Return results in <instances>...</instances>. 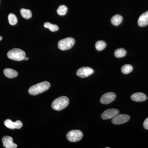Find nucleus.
Segmentation results:
<instances>
[{
	"label": "nucleus",
	"instance_id": "ddd939ff",
	"mask_svg": "<svg viewBox=\"0 0 148 148\" xmlns=\"http://www.w3.org/2000/svg\"><path fill=\"white\" fill-rule=\"evenodd\" d=\"M131 99L135 102H143L147 100V97L143 92H136L131 95Z\"/></svg>",
	"mask_w": 148,
	"mask_h": 148
},
{
	"label": "nucleus",
	"instance_id": "6e6552de",
	"mask_svg": "<svg viewBox=\"0 0 148 148\" xmlns=\"http://www.w3.org/2000/svg\"><path fill=\"white\" fill-rule=\"evenodd\" d=\"M116 95L113 92H108L102 95L100 99V102L104 105L110 104L114 101Z\"/></svg>",
	"mask_w": 148,
	"mask_h": 148
},
{
	"label": "nucleus",
	"instance_id": "0eeeda50",
	"mask_svg": "<svg viewBox=\"0 0 148 148\" xmlns=\"http://www.w3.org/2000/svg\"><path fill=\"white\" fill-rule=\"evenodd\" d=\"M130 119V116L128 115L125 114H119L113 118L112 119V122L115 125L122 124L129 121Z\"/></svg>",
	"mask_w": 148,
	"mask_h": 148
},
{
	"label": "nucleus",
	"instance_id": "393cba45",
	"mask_svg": "<svg viewBox=\"0 0 148 148\" xmlns=\"http://www.w3.org/2000/svg\"><path fill=\"white\" fill-rule=\"evenodd\" d=\"M2 39H3L2 37L1 36H0V41L1 40H2Z\"/></svg>",
	"mask_w": 148,
	"mask_h": 148
},
{
	"label": "nucleus",
	"instance_id": "1a4fd4ad",
	"mask_svg": "<svg viewBox=\"0 0 148 148\" xmlns=\"http://www.w3.org/2000/svg\"><path fill=\"white\" fill-rule=\"evenodd\" d=\"M94 71L91 68L88 67H83L80 68L77 71V76L81 78H85L92 75Z\"/></svg>",
	"mask_w": 148,
	"mask_h": 148
},
{
	"label": "nucleus",
	"instance_id": "9d476101",
	"mask_svg": "<svg viewBox=\"0 0 148 148\" xmlns=\"http://www.w3.org/2000/svg\"><path fill=\"white\" fill-rule=\"evenodd\" d=\"M4 124L6 127L12 130L20 129L23 126V123L19 120L14 122L10 120L7 119L5 121Z\"/></svg>",
	"mask_w": 148,
	"mask_h": 148
},
{
	"label": "nucleus",
	"instance_id": "9b49d317",
	"mask_svg": "<svg viewBox=\"0 0 148 148\" xmlns=\"http://www.w3.org/2000/svg\"><path fill=\"white\" fill-rule=\"evenodd\" d=\"M3 147L6 148H16L17 145L13 142V138L10 136H5L2 139Z\"/></svg>",
	"mask_w": 148,
	"mask_h": 148
},
{
	"label": "nucleus",
	"instance_id": "f257e3e1",
	"mask_svg": "<svg viewBox=\"0 0 148 148\" xmlns=\"http://www.w3.org/2000/svg\"><path fill=\"white\" fill-rule=\"evenodd\" d=\"M50 87L49 82L47 81L43 82L31 86L29 88V92L31 95H38L48 90Z\"/></svg>",
	"mask_w": 148,
	"mask_h": 148
},
{
	"label": "nucleus",
	"instance_id": "dca6fc26",
	"mask_svg": "<svg viewBox=\"0 0 148 148\" xmlns=\"http://www.w3.org/2000/svg\"><path fill=\"white\" fill-rule=\"evenodd\" d=\"M20 12L21 16L23 18H26V19H29L32 17V12L29 10L25 9L24 8L21 9L20 10Z\"/></svg>",
	"mask_w": 148,
	"mask_h": 148
},
{
	"label": "nucleus",
	"instance_id": "423d86ee",
	"mask_svg": "<svg viewBox=\"0 0 148 148\" xmlns=\"http://www.w3.org/2000/svg\"><path fill=\"white\" fill-rule=\"evenodd\" d=\"M119 111L117 109H108L101 114V118L103 120L112 119L119 114Z\"/></svg>",
	"mask_w": 148,
	"mask_h": 148
},
{
	"label": "nucleus",
	"instance_id": "a878e982",
	"mask_svg": "<svg viewBox=\"0 0 148 148\" xmlns=\"http://www.w3.org/2000/svg\"><path fill=\"white\" fill-rule=\"evenodd\" d=\"M106 148H110V147H106Z\"/></svg>",
	"mask_w": 148,
	"mask_h": 148
},
{
	"label": "nucleus",
	"instance_id": "f8f14e48",
	"mask_svg": "<svg viewBox=\"0 0 148 148\" xmlns=\"http://www.w3.org/2000/svg\"><path fill=\"white\" fill-rule=\"evenodd\" d=\"M138 24L140 27H145L148 25V11L143 13L139 17Z\"/></svg>",
	"mask_w": 148,
	"mask_h": 148
},
{
	"label": "nucleus",
	"instance_id": "4be33fe9",
	"mask_svg": "<svg viewBox=\"0 0 148 148\" xmlns=\"http://www.w3.org/2000/svg\"><path fill=\"white\" fill-rule=\"evenodd\" d=\"M9 23L11 25H16L17 23V18L15 14L10 13L8 16Z\"/></svg>",
	"mask_w": 148,
	"mask_h": 148
},
{
	"label": "nucleus",
	"instance_id": "412c9836",
	"mask_svg": "<svg viewBox=\"0 0 148 148\" xmlns=\"http://www.w3.org/2000/svg\"><path fill=\"white\" fill-rule=\"evenodd\" d=\"M68 8L65 5H60L57 10V13L60 16H64L67 13Z\"/></svg>",
	"mask_w": 148,
	"mask_h": 148
},
{
	"label": "nucleus",
	"instance_id": "5701e85b",
	"mask_svg": "<svg viewBox=\"0 0 148 148\" xmlns=\"http://www.w3.org/2000/svg\"><path fill=\"white\" fill-rule=\"evenodd\" d=\"M143 127L146 130H148V117L147 118L143 123Z\"/></svg>",
	"mask_w": 148,
	"mask_h": 148
},
{
	"label": "nucleus",
	"instance_id": "2eb2a0df",
	"mask_svg": "<svg viewBox=\"0 0 148 148\" xmlns=\"http://www.w3.org/2000/svg\"><path fill=\"white\" fill-rule=\"evenodd\" d=\"M122 20V16L119 14H116L111 18V22L113 25L117 26L121 24Z\"/></svg>",
	"mask_w": 148,
	"mask_h": 148
},
{
	"label": "nucleus",
	"instance_id": "f3484780",
	"mask_svg": "<svg viewBox=\"0 0 148 148\" xmlns=\"http://www.w3.org/2000/svg\"><path fill=\"white\" fill-rule=\"evenodd\" d=\"M44 26L46 28H47L52 32H55L58 31L59 28L57 25L53 24L49 22H45L44 24Z\"/></svg>",
	"mask_w": 148,
	"mask_h": 148
},
{
	"label": "nucleus",
	"instance_id": "7ed1b4c3",
	"mask_svg": "<svg viewBox=\"0 0 148 148\" xmlns=\"http://www.w3.org/2000/svg\"><path fill=\"white\" fill-rule=\"evenodd\" d=\"M26 56L25 52L20 49H13L10 50L7 53L8 58L14 61H22L24 60Z\"/></svg>",
	"mask_w": 148,
	"mask_h": 148
},
{
	"label": "nucleus",
	"instance_id": "f03ea898",
	"mask_svg": "<svg viewBox=\"0 0 148 148\" xmlns=\"http://www.w3.org/2000/svg\"><path fill=\"white\" fill-rule=\"evenodd\" d=\"M69 103V98L66 96H61L56 98L51 104V108L56 111H60L65 109Z\"/></svg>",
	"mask_w": 148,
	"mask_h": 148
},
{
	"label": "nucleus",
	"instance_id": "39448f33",
	"mask_svg": "<svg viewBox=\"0 0 148 148\" xmlns=\"http://www.w3.org/2000/svg\"><path fill=\"white\" fill-rule=\"evenodd\" d=\"M83 137V134L80 130H74L69 131L67 135L66 138L67 140L71 142L75 143L78 142L82 139Z\"/></svg>",
	"mask_w": 148,
	"mask_h": 148
},
{
	"label": "nucleus",
	"instance_id": "6ab92c4d",
	"mask_svg": "<svg viewBox=\"0 0 148 148\" xmlns=\"http://www.w3.org/2000/svg\"><path fill=\"white\" fill-rule=\"evenodd\" d=\"M133 70V67L131 65L129 64H126L122 67L121 71L124 74H128L132 72Z\"/></svg>",
	"mask_w": 148,
	"mask_h": 148
},
{
	"label": "nucleus",
	"instance_id": "aec40b11",
	"mask_svg": "<svg viewBox=\"0 0 148 148\" xmlns=\"http://www.w3.org/2000/svg\"><path fill=\"white\" fill-rule=\"evenodd\" d=\"M106 43L103 40L98 41L95 45V48L99 51L103 50L106 48Z\"/></svg>",
	"mask_w": 148,
	"mask_h": 148
},
{
	"label": "nucleus",
	"instance_id": "a211bd4d",
	"mask_svg": "<svg viewBox=\"0 0 148 148\" xmlns=\"http://www.w3.org/2000/svg\"><path fill=\"white\" fill-rule=\"evenodd\" d=\"M126 54V51L123 48L118 49L114 51V55L116 58H122L124 57Z\"/></svg>",
	"mask_w": 148,
	"mask_h": 148
},
{
	"label": "nucleus",
	"instance_id": "20e7f679",
	"mask_svg": "<svg viewBox=\"0 0 148 148\" xmlns=\"http://www.w3.org/2000/svg\"><path fill=\"white\" fill-rule=\"evenodd\" d=\"M75 43V39L71 37H69L58 42V48L61 50H69L73 46Z\"/></svg>",
	"mask_w": 148,
	"mask_h": 148
},
{
	"label": "nucleus",
	"instance_id": "4468645a",
	"mask_svg": "<svg viewBox=\"0 0 148 148\" xmlns=\"http://www.w3.org/2000/svg\"><path fill=\"white\" fill-rule=\"evenodd\" d=\"M4 74L7 77L9 78H14L18 75V72L13 69H5L3 71Z\"/></svg>",
	"mask_w": 148,
	"mask_h": 148
},
{
	"label": "nucleus",
	"instance_id": "b1692460",
	"mask_svg": "<svg viewBox=\"0 0 148 148\" xmlns=\"http://www.w3.org/2000/svg\"><path fill=\"white\" fill-rule=\"evenodd\" d=\"M24 60L27 61V60H29V58H28V57H25V58H24Z\"/></svg>",
	"mask_w": 148,
	"mask_h": 148
}]
</instances>
